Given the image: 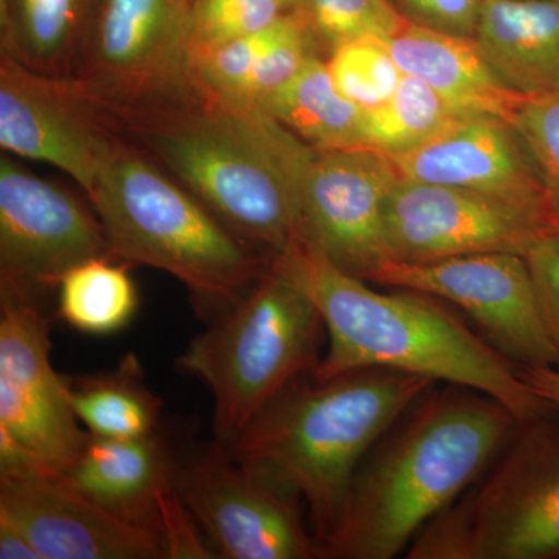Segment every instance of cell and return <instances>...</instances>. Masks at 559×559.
Masks as SVG:
<instances>
[{
  "mask_svg": "<svg viewBox=\"0 0 559 559\" xmlns=\"http://www.w3.org/2000/svg\"><path fill=\"white\" fill-rule=\"evenodd\" d=\"M62 381L73 414L91 436L139 439L160 429L164 403L146 384L134 353L114 370L62 374Z\"/></svg>",
  "mask_w": 559,
  "mask_h": 559,
  "instance_id": "cell-22",
  "label": "cell"
},
{
  "mask_svg": "<svg viewBox=\"0 0 559 559\" xmlns=\"http://www.w3.org/2000/svg\"><path fill=\"white\" fill-rule=\"evenodd\" d=\"M407 559H558L559 419L521 421L479 479L419 532Z\"/></svg>",
  "mask_w": 559,
  "mask_h": 559,
  "instance_id": "cell-7",
  "label": "cell"
},
{
  "mask_svg": "<svg viewBox=\"0 0 559 559\" xmlns=\"http://www.w3.org/2000/svg\"><path fill=\"white\" fill-rule=\"evenodd\" d=\"M0 520L20 528L40 559L165 558L157 533L112 516L38 460L0 469Z\"/></svg>",
  "mask_w": 559,
  "mask_h": 559,
  "instance_id": "cell-16",
  "label": "cell"
},
{
  "mask_svg": "<svg viewBox=\"0 0 559 559\" xmlns=\"http://www.w3.org/2000/svg\"><path fill=\"white\" fill-rule=\"evenodd\" d=\"M510 123L524 142L559 221V94L525 97Z\"/></svg>",
  "mask_w": 559,
  "mask_h": 559,
  "instance_id": "cell-29",
  "label": "cell"
},
{
  "mask_svg": "<svg viewBox=\"0 0 559 559\" xmlns=\"http://www.w3.org/2000/svg\"><path fill=\"white\" fill-rule=\"evenodd\" d=\"M429 84L415 76L404 75L399 90L380 108L364 110V146L385 154H399L417 148L460 117Z\"/></svg>",
  "mask_w": 559,
  "mask_h": 559,
  "instance_id": "cell-25",
  "label": "cell"
},
{
  "mask_svg": "<svg viewBox=\"0 0 559 559\" xmlns=\"http://www.w3.org/2000/svg\"><path fill=\"white\" fill-rule=\"evenodd\" d=\"M87 198L112 259L170 274L205 322L237 304L274 261L127 138Z\"/></svg>",
  "mask_w": 559,
  "mask_h": 559,
  "instance_id": "cell-5",
  "label": "cell"
},
{
  "mask_svg": "<svg viewBox=\"0 0 559 559\" xmlns=\"http://www.w3.org/2000/svg\"><path fill=\"white\" fill-rule=\"evenodd\" d=\"M58 318L73 330L108 336L127 329L139 308V293L127 263L97 257L66 272L58 283Z\"/></svg>",
  "mask_w": 559,
  "mask_h": 559,
  "instance_id": "cell-24",
  "label": "cell"
},
{
  "mask_svg": "<svg viewBox=\"0 0 559 559\" xmlns=\"http://www.w3.org/2000/svg\"><path fill=\"white\" fill-rule=\"evenodd\" d=\"M334 84L344 97L362 110L388 103L404 73L380 38L348 40L325 58Z\"/></svg>",
  "mask_w": 559,
  "mask_h": 559,
  "instance_id": "cell-27",
  "label": "cell"
},
{
  "mask_svg": "<svg viewBox=\"0 0 559 559\" xmlns=\"http://www.w3.org/2000/svg\"><path fill=\"white\" fill-rule=\"evenodd\" d=\"M323 333L314 301L275 259L237 304L209 320L178 369L207 385L219 443L231 447L283 390L314 373Z\"/></svg>",
  "mask_w": 559,
  "mask_h": 559,
  "instance_id": "cell-6",
  "label": "cell"
},
{
  "mask_svg": "<svg viewBox=\"0 0 559 559\" xmlns=\"http://www.w3.org/2000/svg\"><path fill=\"white\" fill-rule=\"evenodd\" d=\"M474 39L511 91L559 94V0H484Z\"/></svg>",
  "mask_w": 559,
  "mask_h": 559,
  "instance_id": "cell-20",
  "label": "cell"
},
{
  "mask_svg": "<svg viewBox=\"0 0 559 559\" xmlns=\"http://www.w3.org/2000/svg\"><path fill=\"white\" fill-rule=\"evenodd\" d=\"M299 14L323 58L348 40L388 39L407 22L392 0H300Z\"/></svg>",
  "mask_w": 559,
  "mask_h": 559,
  "instance_id": "cell-26",
  "label": "cell"
},
{
  "mask_svg": "<svg viewBox=\"0 0 559 559\" xmlns=\"http://www.w3.org/2000/svg\"><path fill=\"white\" fill-rule=\"evenodd\" d=\"M100 0H0V53L51 76H72Z\"/></svg>",
  "mask_w": 559,
  "mask_h": 559,
  "instance_id": "cell-21",
  "label": "cell"
},
{
  "mask_svg": "<svg viewBox=\"0 0 559 559\" xmlns=\"http://www.w3.org/2000/svg\"><path fill=\"white\" fill-rule=\"evenodd\" d=\"M179 457L160 429L139 439L90 433L79 457L61 474L112 516L160 536L159 502L176 484Z\"/></svg>",
  "mask_w": 559,
  "mask_h": 559,
  "instance_id": "cell-18",
  "label": "cell"
},
{
  "mask_svg": "<svg viewBox=\"0 0 559 559\" xmlns=\"http://www.w3.org/2000/svg\"><path fill=\"white\" fill-rule=\"evenodd\" d=\"M550 230L559 229L525 210L439 183L400 179L385 201V253L393 261L425 263L489 252L525 255Z\"/></svg>",
  "mask_w": 559,
  "mask_h": 559,
  "instance_id": "cell-15",
  "label": "cell"
},
{
  "mask_svg": "<svg viewBox=\"0 0 559 559\" xmlns=\"http://www.w3.org/2000/svg\"><path fill=\"white\" fill-rule=\"evenodd\" d=\"M159 532L164 540L165 558L215 559L218 551L205 540L207 536L194 520L189 507L180 498L176 484L162 495L159 502Z\"/></svg>",
  "mask_w": 559,
  "mask_h": 559,
  "instance_id": "cell-30",
  "label": "cell"
},
{
  "mask_svg": "<svg viewBox=\"0 0 559 559\" xmlns=\"http://www.w3.org/2000/svg\"><path fill=\"white\" fill-rule=\"evenodd\" d=\"M433 384L385 369L349 370L329 380L307 374L283 390L227 448L300 496L322 554L360 462Z\"/></svg>",
  "mask_w": 559,
  "mask_h": 559,
  "instance_id": "cell-4",
  "label": "cell"
},
{
  "mask_svg": "<svg viewBox=\"0 0 559 559\" xmlns=\"http://www.w3.org/2000/svg\"><path fill=\"white\" fill-rule=\"evenodd\" d=\"M400 179L380 150H316L301 183L299 245L369 282L388 260L385 201Z\"/></svg>",
  "mask_w": 559,
  "mask_h": 559,
  "instance_id": "cell-13",
  "label": "cell"
},
{
  "mask_svg": "<svg viewBox=\"0 0 559 559\" xmlns=\"http://www.w3.org/2000/svg\"><path fill=\"white\" fill-rule=\"evenodd\" d=\"M389 156L401 179L473 191L559 229L538 171L509 120L463 116L417 148Z\"/></svg>",
  "mask_w": 559,
  "mask_h": 559,
  "instance_id": "cell-17",
  "label": "cell"
},
{
  "mask_svg": "<svg viewBox=\"0 0 559 559\" xmlns=\"http://www.w3.org/2000/svg\"><path fill=\"white\" fill-rule=\"evenodd\" d=\"M110 255L105 227L60 183L40 178L17 157H0V286L38 300L66 272Z\"/></svg>",
  "mask_w": 559,
  "mask_h": 559,
  "instance_id": "cell-11",
  "label": "cell"
},
{
  "mask_svg": "<svg viewBox=\"0 0 559 559\" xmlns=\"http://www.w3.org/2000/svg\"><path fill=\"white\" fill-rule=\"evenodd\" d=\"M369 282L429 294L465 312L481 337L516 367L559 366L524 255L474 253L406 263L388 260Z\"/></svg>",
  "mask_w": 559,
  "mask_h": 559,
  "instance_id": "cell-10",
  "label": "cell"
},
{
  "mask_svg": "<svg viewBox=\"0 0 559 559\" xmlns=\"http://www.w3.org/2000/svg\"><path fill=\"white\" fill-rule=\"evenodd\" d=\"M518 370L539 399L559 409V366L518 367Z\"/></svg>",
  "mask_w": 559,
  "mask_h": 559,
  "instance_id": "cell-33",
  "label": "cell"
},
{
  "mask_svg": "<svg viewBox=\"0 0 559 559\" xmlns=\"http://www.w3.org/2000/svg\"><path fill=\"white\" fill-rule=\"evenodd\" d=\"M119 124L72 76H51L0 53V148L44 162L90 193L123 139Z\"/></svg>",
  "mask_w": 559,
  "mask_h": 559,
  "instance_id": "cell-12",
  "label": "cell"
},
{
  "mask_svg": "<svg viewBox=\"0 0 559 559\" xmlns=\"http://www.w3.org/2000/svg\"><path fill=\"white\" fill-rule=\"evenodd\" d=\"M79 423L51 366L49 319L38 300L0 286V429L62 473L90 440Z\"/></svg>",
  "mask_w": 559,
  "mask_h": 559,
  "instance_id": "cell-14",
  "label": "cell"
},
{
  "mask_svg": "<svg viewBox=\"0 0 559 559\" xmlns=\"http://www.w3.org/2000/svg\"><path fill=\"white\" fill-rule=\"evenodd\" d=\"M119 128L272 259L299 245L301 183L316 150L267 114L202 91L127 117Z\"/></svg>",
  "mask_w": 559,
  "mask_h": 559,
  "instance_id": "cell-3",
  "label": "cell"
},
{
  "mask_svg": "<svg viewBox=\"0 0 559 559\" xmlns=\"http://www.w3.org/2000/svg\"><path fill=\"white\" fill-rule=\"evenodd\" d=\"M275 261L311 297L323 320L329 344L312 373L318 380L349 370H395L479 390L520 421L557 411L444 301L412 289H371L367 280L337 270L301 245Z\"/></svg>",
  "mask_w": 559,
  "mask_h": 559,
  "instance_id": "cell-2",
  "label": "cell"
},
{
  "mask_svg": "<svg viewBox=\"0 0 559 559\" xmlns=\"http://www.w3.org/2000/svg\"><path fill=\"white\" fill-rule=\"evenodd\" d=\"M191 0H100L72 79L112 119L200 95Z\"/></svg>",
  "mask_w": 559,
  "mask_h": 559,
  "instance_id": "cell-8",
  "label": "cell"
},
{
  "mask_svg": "<svg viewBox=\"0 0 559 559\" xmlns=\"http://www.w3.org/2000/svg\"><path fill=\"white\" fill-rule=\"evenodd\" d=\"M0 559H40L31 539L10 522L0 520Z\"/></svg>",
  "mask_w": 559,
  "mask_h": 559,
  "instance_id": "cell-34",
  "label": "cell"
},
{
  "mask_svg": "<svg viewBox=\"0 0 559 559\" xmlns=\"http://www.w3.org/2000/svg\"><path fill=\"white\" fill-rule=\"evenodd\" d=\"M404 20L452 35L473 36L484 0H392Z\"/></svg>",
  "mask_w": 559,
  "mask_h": 559,
  "instance_id": "cell-32",
  "label": "cell"
},
{
  "mask_svg": "<svg viewBox=\"0 0 559 559\" xmlns=\"http://www.w3.org/2000/svg\"><path fill=\"white\" fill-rule=\"evenodd\" d=\"M479 390L437 382L367 452L322 559H393L479 479L520 426Z\"/></svg>",
  "mask_w": 559,
  "mask_h": 559,
  "instance_id": "cell-1",
  "label": "cell"
},
{
  "mask_svg": "<svg viewBox=\"0 0 559 559\" xmlns=\"http://www.w3.org/2000/svg\"><path fill=\"white\" fill-rule=\"evenodd\" d=\"M384 40L404 75L425 81L459 112L510 121L525 98L502 83L473 36L407 21Z\"/></svg>",
  "mask_w": 559,
  "mask_h": 559,
  "instance_id": "cell-19",
  "label": "cell"
},
{
  "mask_svg": "<svg viewBox=\"0 0 559 559\" xmlns=\"http://www.w3.org/2000/svg\"><path fill=\"white\" fill-rule=\"evenodd\" d=\"M299 10L300 0H191L193 57L227 40L264 31Z\"/></svg>",
  "mask_w": 559,
  "mask_h": 559,
  "instance_id": "cell-28",
  "label": "cell"
},
{
  "mask_svg": "<svg viewBox=\"0 0 559 559\" xmlns=\"http://www.w3.org/2000/svg\"><path fill=\"white\" fill-rule=\"evenodd\" d=\"M261 112L314 150L364 146V110L337 90L320 55L312 57Z\"/></svg>",
  "mask_w": 559,
  "mask_h": 559,
  "instance_id": "cell-23",
  "label": "cell"
},
{
  "mask_svg": "<svg viewBox=\"0 0 559 559\" xmlns=\"http://www.w3.org/2000/svg\"><path fill=\"white\" fill-rule=\"evenodd\" d=\"M524 257L535 283L544 325L559 355V230L540 235Z\"/></svg>",
  "mask_w": 559,
  "mask_h": 559,
  "instance_id": "cell-31",
  "label": "cell"
},
{
  "mask_svg": "<svg viewBox=\"0 0 559 559\" xmlns=\"http://www.w3.org/2000/svg\"><path fill=\"white\" fill-rule=\"evenodd\" d=\"M176 488L226 559H322L299 495L215 443L179 457Z\"/></svg>",
  "mask_w": 559,
  "mask_h": 559,
  "instance_id": "cell-9",
  "label": "cell"
}]
</instances>
